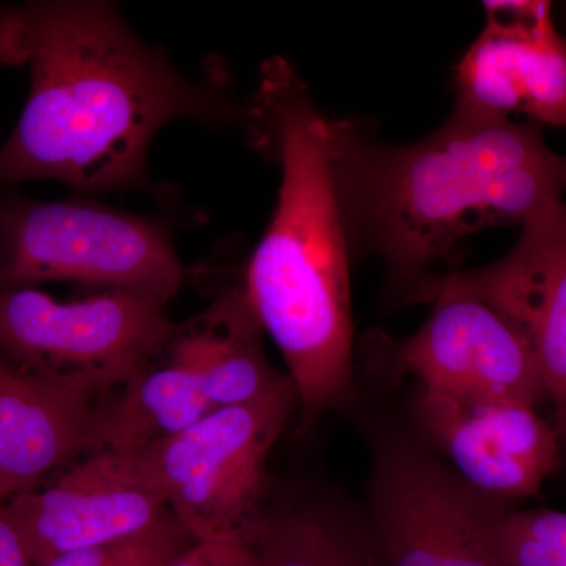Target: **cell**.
<instances>
[{
    "label": "cell",
    "instance_id": "obj_1",
    "mask_svg": "<svg viewBox=\"0 0 566 566\" xmlns=\"http://www.w3.org/2000/svg\"><path fill=\"white\" fill-rule=\"evenodd\" d=\"M24 24L31 93L0 147V186L50 180L81 192L148 188V151L167 123L218 129L248 123L218 69L180 73L103 0L17 7Z\"/></svg>",
    "mask_w": 566,
    "mask_h": 566
},
{
    "label": "cell",
    "instance_id": "obj_2",
    "mask_svg": "<svg viewBox=\"0 0 566 566\" xmlns=\"http://www.w3.org/2000/svg\"><path fill=\"white\" fill-rule=\"evenodd\" d=\"M327 136L349 251L378 256L406 300L465 238L523 226L566 192V156L534 122L453 109L416 144H385L364 122L333 118Z\"/></svg>",
    "mask_w": 566,
    "mask_h": 566
},
{
    "label": "cell",
    "instance_id": "obj_3",
    "mask_svg": "<svg viewBox=\"0 0 566 566\" xmlns=\"http://www.w3.org/2000/svg\"><path fill=\"white\" fill-rule=\"evenodd\" d=\"M244 132L282 167L273 219L249 260L244 289L289 367L304 434L354 398L352 251L327 117L290 62L273 57L260 71Z\"/></svg>",
    "mask_w": 566,
    "mask_h": 566
},
{
    "label": "cell",
    "instance_id": "obj_4",
    "mask_svg": "<svg viewBox=\"0 0 566 566\" xmlns=\"http://www.w3.org/2000/svg\"><path fill=\"white\" fill-rule=\"evenodd\" d=\"M70 281L166 305L185 268L169 230L147 216L0 193V292Z\"/></svg>",
    "mask_w": 566,
    "mask_h": 566
},
{
    "label": "cell",
    "instance_id": "obj_5",
    "mask_svg": "<svg viewBox=\"0 0 566 566\" xmlns=\"http://www.w3.org/2000/svg\"><path fill=\"white\" fill-rule=\"evenodd\" d=\"M296 406L289 379L128 457L196 542H245L264 513L268 458Z\"/></svg>",
    "mask_w": 566,
    "mask_h": 566
},
{
    "label": "cell",
    "instance_id": "obj_6",
    "mask_svg": "<svg viewBox=\"0 0 566 566\" xmlns=\"http://www.w3.org/2000/svg\"><path fill=\"white\" fill-rule=\"evenodd\" d=\"M174 327L166 305L137 294L59 303L35 289L0 292V354L93 400L155 363Z\"/></svg>",
    "mask_w": 566,
    "mask_h": 566
},
{
    "label": "cell",
    "instance_id": "obj_7",
    "mask_svg": "<svg viewBox=\"0 0 566 566\" xmlns=\"http://www.w3.org/2000/svg\"><path fill=\"white\" fill-rule=\"evenodd\" d=\"M493 501L422 453H390L371 490L387 565L509 566L499 547L506 510Z\"/></svg>",
    "mask_w": 566,
    "mask_h": 566
},
{
    "label": "cell",
    "instance_id": "obj_8",
    "mask_svg": "<svg viewBox=\"0 0 566 566\" xmlns=\"http://www.w3.org/2000/svg\"><path fill=\"white\" fill-rule=\"evenodd\" d=\"M452 290L474 296L515 327L554 406V430L566 442V202L547 203L521 226L515 248L497 262L428 279L412 294Z\"/></svg>",
    "mask_w": 566,
    "mask_h": 566
},
{
    "label": "cell",
    "instance_id": "obj_9",
    "mask_svg": "<svg viewBox=\"0 0 566 566\" xmlns=\"http://www.w3.org/2000/svg\"><path fill=\"white\" fill-rule=\"evenodd\" d=\"M416 303L433 311L395 348V363L420 387L474 400L538 408L549 403L545 382L521 335L491 305L452 290H430Z\"/></svg>",
    "mask_w": 566,
    "mask_h": 566
},
{
    "label": "cell",
    "instance_id": "obj_10",
    "mask_svg": "<svg viewBox=\"0 0 566 566\" xmlns=\"http://www.w3.org/2000/svg\"><path fill=\"white\" fill-rule=\"evenodd\" d=\"M33 566L140 534L170 512L132 457L98 453L0 506Z\"/></svg>",
    "mask_w": 566,
    "mask_h": 566
},
{
    "label": "cell",
    "instance_id": "obj_11",
    "mask_svg": "<svg viewBox=\"0 0 566 566\" xmlns=\"http://www.w3.org/2000/svg\"><path fill=\"white\" fill-rule=\"evenodd\" d=\"M486 25L457 66L455 109L566 128V39L543 0L485 2Z\"/></svg>",
    "mask_w": 566,
    "mask_h": 566
},
{
    "label": "cell",
    "instance_id": "obj_12",
    "mask_svg": "<svg viewBox=\"0 0 566 566\" xmlns=\"http://www.w3.org/2000/svg\"><path fill=\"white\" fill-rule=\"evenodd\" d=\"M416 417L460 479L506 501L538 493L560 461V439L535 408L474 400L420 387Z\"/></svg>",
    "mask_w": 566,
    "mask_h": 566
},
{
    "label": "cell",
    "instance_id": "obj_13",
    "mask_svg": "<svg viewBox=\"0 0 566 566\" xmlns=\"http://www.w3.org/2000/svg\"><path fill=\"white\" fill-rule=\"evenodd\" d=\"M263 333L244 285L233 286L202 314L175 324L163 354L196 378L216 408L251 403L290 379L268 360Z\"/></svg>",
    "mask_w": 566,
    "mask_h": 566
},
{
    "label": "cell",
    "instance_id": "obj_14",
    "mask_svg": "<svg viewBox=\"0 0 566 566\" xmlns=\"http://www.w3.org/2000/svg\"><path fill=\"white\" fill-rule=\"evenodd\" d=\"M93 403L0 354V472L35 488L80 457Z\"/></svg>",
    "mask_w": 566,
    "mask_h": 566
},
{
    "label": "cell",
    "instance_id": "obj_15",
    "mask_svg": "<svg viewBox=\"0 0 566 566\" xmlns=\"http://www.w3.org/2000/svg\"><path fill=\"white\" fill-rule=\"evenodd\" d=\"M214 409L196 378L161 353L114 398L93 403L81 455H133L180 434Z\"/></svg>",
    "mask_w": 566,
    "mask_h": 566
},
{
    "label": "cell",
    "instance_id": "obj_16",
    "mask_svg": "<svg viewBox=\"0 0 566 566\" xmlns=\"http://www.w3.org/2000/svg\"><path fill=\"white\" fill-rule=\"evenodd\" d=\"M249 542L255 566H364L340 526L312 505L264 510Z\"/></svg>",
    "mask_w": 566,
    "mask_h": 566
},
{
    "label": "cell",
    "instance_id": "obj_17",
    "mask_svg": "<svg viewBox=\"0 0 566 566\" xmlns=\"http://www.w3.org/2000/svg\"><path fill=\"white\" fill-rule=\"evenodd\" d=\"M193 543L196 539L169 512L140 534L65 554L41 566H167Z\"/></svg>",
    "mask_w": 566,
    "mask_h": 566
},
{
    "label": "cell",
    "instance_id": "obj_18",
    "mask_svg": "<svg viewBox=\"0 0 566 566\" xmlns=\"http://www.w3.org/2000/svg\"><path fill=\"white\" fill-rule=\"evenodd\" d=\"M501 527L509 534L566 556V513L564 512L545 509L506 512L502 517Z\"/></svg>",
    "mask_w": 566,
    "mask_h": 566
},
{
    "label": "cell",
    "instance_id": "obj_19",
    "mask_svg": "<svg viewBox=\"0 0 566 566\" xmlns=\"http://www.w3.org/2000/svg\"><path fill=\"white\" fill-rule=\"evenodd\" d=\"M167 566H255L251 542H196Z\"/></svg>",
    "mask_w": 566,
    "mask_h": 566
},
{
    "label": "cell",
    "instance_id": "obj_20",
    "mask_svg": "<svg viewBox=\"0 0 566 566\" xmlns=\"http://www.w3.org/2000/svg\"><path fill=\"white\" fill-rule=\"evenodd\" d=\"M24 24L17 7L0 9V66L28 65Z\"/></svg>",
    "mask_w": 566,
    "mask_h": 566
},
{
    "label": "cell",
    "instance_id": "obj_21",
    "mask_svg": "<svg viewBox=\"0 0 566 566\" xmlns=\"http://www.w3.org/2000/svg\"><path fill=\"white\" fill-rule=\"evenodd\" d=\"M0 566H33L24 543L0 512Z\"/></svg>",
    "mask_w": 566,
    "mask_h": 566
},
{
    "label": "cell",
    "instance_id": "obj_22",
    "mask_svg": "<svg viewBox=\"0 0 566 566\" xmlns=\"http://www.w3.org/2000/svg\"><path fill=\"white\" fill-rule=\"evenodd\" d=\"M28 490H32V488L20 482V480L11 479V476L0 472V506L6 504V502H9L13 495Z\"/></svg>",
    "mask_w": 566,
    "mask_h": 566
}]
</instances>
